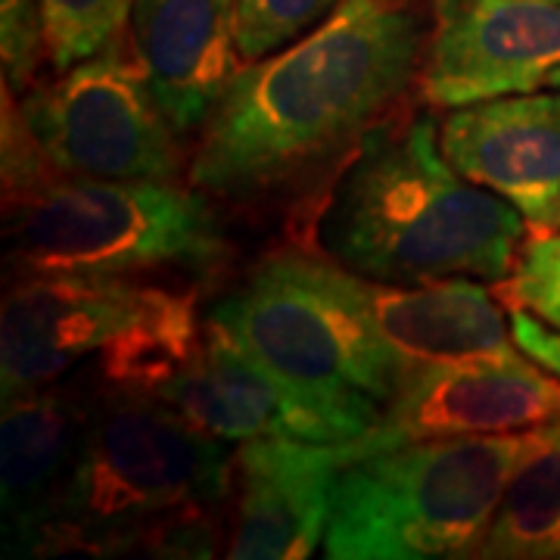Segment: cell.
<instances>
[{
    "label": "cell",
    "instance_id": "ba28073f",
    "mask_svg": "<svg viewBox=\"0 0 560 560\" xmlns=\"http://www.w3.org/2000/svg\"><path fill=\"white\" fill-rule=\"evenodd\" d=\"M25 125L60 175L101 180H180L187 165L128 47V35L20 97Z\"/></svg>",
    "mask_w": 560,
    "mask_h": 560
},
{
    "label": "cell",
    "instance_id": "ac0fdd59",
    "mask_svg": "<svg viewBox=\"0 0 560 560\" xmlns=\"http://www.w3.org/2000/svg\"><path fill=\"white\" fill-rule=\"evenodd\" d=\"M135 0H40L47 60L66 72L128 35Z\"/></svg>",
    "mask_w": 560,
    "mask_h": 560
},
{
    "label": "cell",
    "instance_id": "9c48e42d",
    "mask_svg": "<svg viewBox=\"0 0 560 560\" xmlns=\"http://www.w3.org/2000/svg\"><path fill=\"white\" fill-rule=\"evenodd\" d=\"M555 418H560V377L526 352L436 361L408 371L381 420L337 448L342 464H352L408 442L523 433Z\"/></svg>",
    "mask_w": 560,
    "mask_h": 560
},
{
    "label": "cell",
    "instance_id": "5bb4252c",
    "mask_svg": "<svg viewBox=\"0 0 560 560\" xmlns=\"http://www.w3.org/2000/svg\"><path fill=\"white\" fill-rule=\"evenodd\" d=\"M128 47L180 140L200 135L241 72L237 0H135Z\"/></svg>",
    "mask_w": 560,
    "mask_h": 560
},
{
    "label": "cell",
    "instance_id": "52a82bcc",
    "mask_svg": "<svg viewBox=\"0 0 560 560\" xmlns=\"http://www.w3.org/2000/svg\"><path fill=\"white\" fill-rule=\"evenodd\" d=\"M212 197L190 180H101L54 172L3 202L10 261L20 275L209 271L228 256Z\"/></svg>",
    "mask_w": 560,
    "mask_h": 560
},
{
    "label": "cell",
    "instance_id": "e0dca14e",
    "mask_svg": "<svg viewBox=\"0 0 560 560\" xmlns=\"http://www.w3.org/2000/svg\"><path fill=\"white\" fill-rule=\"evenodd\" d=\"M477 558H560V418L536 427V445L508 486Z\"/></svg>",
    "mask_w": 560,
    "mask_h": 560
},
{
    "label": "cell",
    "instance_id": "3957f363",
    "mask_svg": "<svg viewBox=\"0 0 560 560\" xmlns=\"http://www.w3.org/2000/svg\"><path fill=\"white\" fill-rule=\"evenodd\" d=\"M234 458L231 442L156 393L106 386L32 558L140 551L165 517L221 508L234 489Z\"/></svg>",
    "mask_w": 560,
    "mask_h": 560
},
{
    "label": "cell",
    "instance_id": "d4e9b609",
    "mask_svg": "<svg viewBox=\"0 0 560 560\" xmlns=\"http://www.w3.org/2000/svg\"><path fill=\"white\" fill-rule=\"evenodd\" d=\"M555 3H560V0H555Z\"/></svg>",
    "mask_w": 560,
    "mask_h": 560
},
{
    "label": "cell",
    "instance_id": "30bf717a",
    "mask_svg": "<svg viewBox=\"0 0 560 560\" xmlns=\"http://www.w3.org/2000/svg\"><path fill=\"white\" fill-rule=\"evenodd\" d=\"M560 69L555 0H433L418 97L433 109L529 94Z\"/></svg>",
    "mask_w": 560,
    "mask_h": 560
},
{
    "label": "cell",
    "instance_id": "7a4b0ae2",
    "mask_svg": "<svg viewBox=\"0 0 560 560\" xmlns=\"http://www.w3.org/2000/svg\"><path fill=\"white\" fill-rule=\"evenodd\" d=\"M529 221L445 160L440 121L393 113L334 172L315 212V246L361 278L501 283Z\"/></svg>",
    "mask_w": 560,
    "mask_h": 560
},
{
    "label": "cell",
    "instance_id": "7c38bea8",
    "mask_svg": "<svg viewBox=\"0 0 560 560\" xmlns=\"http://www.w3.org/2000/svg\"><path fill=\"white\" fill-rule=\"evenodd\" d=\"M445 160L551 231L560 206V88L467 103L440 121Z\"/></svg>",
    "mask_w": 560,
    "mask_h": 560
},
{
    "label": "cell",
    "instance_id": "d6986e66",
    "mask_svg": "<svg viewBox=\"0 0 560 560\" xmlns=\"http://www.w3.org/2000/svg\"><path fill=\"white\" fill-rule=\"evenodd\" d=\"M346 0H237V47L256 62L300 40L334 16Z\"/></svg>",
    "mask_w": 560,
    "mask_h": 560
},
{
    "label": "cell",
    "instance_id": "8fae6325",
    "mask_svg": "<svg viewBox=\"0 0 560 560\" xmlns=\"http://www.w3.org/2000/svg\"><path fill=\"white\" fill-rule=\"evenodd\" d=\"M340 442L265 440L237 442L231 523V560H302L324 548L340 486Z\"/></svg>",
    "mask_w": 560,
    "mask_h": 560
},
{
    "label": "cell",
    "instance_id": "2e32d148",
    "mask_svg": "<svg viewBox=\"0 0 560 560\" xmlns=\"http://www.w3.org/2000/svg\"><path fill=\"white\" fill-rule=\"evenodd\" d=\"M368 302L381 337L408 371L436 361L511 359L523 352L504 312L508 305L499 300L495 283L486 287V280H368Z\"/></svg>",
    "mask_w": 560,
    "mask_h": 560
},
{
    "label": "cell",
    "instance_id": "5b68a950",
    "mask_svg": "<svg viewBox=\"0 0 560 560\" xmlns=\"http://www.w3.org/2000/svg\"><path fill=\"white\" fill-rule=\"evenodd\" d=\"M206 340L200 290L103 275H16L0 318L3 399L97 361L106 386L156 393Z\"/></svg>",
    "mask_w": 560,
    "mask_h": 560
},
{
    "label": "cell",
    "instance_id": "6da1fadb",
    "mask_svg": "<svg viewBox=\"0 0 560 560\" xmlns=\"http://www.w3.org/2000/svg\"><path fill=\"white\" fill-rule=\"evenodd\" d=\"M415 0H346L265 60L246 62L197 135L187 180L224 202H268L337 172L418 84Z\"/></svg>",
    "mask_w": 560,
    "mask_h": 560
},
{
    "label": "cell",
    "instance_id": "cb8c5ba5",
    "mask_svg": "<svg viewBox=\"0 0 560 560\" xmlns=\"http://www.w3.org/2000/svg\"><path fill=\"white\" fill-rule=\"evenodd\" d=\"M551 231H560V206H558V215H555V228Z\"/></svg>",
    "mask_w": 560,
    "mask_h": 560
},
{
    "label": "cell",
    "instance_id": "ffe728a7",
    "mask_svg": "<svg viewBox=\"0 0 560 560\" xmlns=\"http://www.w3.org/2000/svg\"><path fill=\"white\" fill-rule=\"evenodd\" d=\"M499 300L511 308H523L541 324L560 330V231H536L523 243L511 275L495 283Z\"/></svg>",
    "mask_w": 560,
    "mask_h": 560
},
{
    "label": "cell",
    "instance_id": "603a6c76",
    "mask_svg": "<svg viewBox=\"0 0 560 560\" xmlns=\"http://www.w3.org/2000/svg\"><path fill=\"white\" fill-rule=\"evenodd\" d=\"M548 88H560V69L551 75V79H548Z\"/></svg>",
    "mask_w": 560,
    "mask_h": 560
},
{
    "label": "cell",
    "instance_id": "44dd1931",
    "mask_svg": "<svg viewBox=\"0 0 560 560\" xmlns=\"http://www.w3.org/2000/svg\"><path fill=\"white\" fill-rule=\"evenodd\" d=\"M44 57H47V40H44L40 0H0L3 88L22 97L38 81L35 75Z\"/></svg>",
    "mask_w": 560,
    "mask_h": 560
},
{
    "label": "cell",
    "instance_id": "4fadbf2b",
    "mask_svg": "<svg viewBox=\"0 0 560 560\" xmlns=\"http://www.w3.org/2000/svg\"><path fill=\"white\" fill-rule=\"evenodd\" d=\"M156 396L200 430L228 442L265 436L346 442L364 433L355 420L265 371L209 324L200 352L172 381L162 383Z\"/></svg>",
    "mask_w": 560,
    "mask_h": 560
},
{
    "label": "cell",
    "instance_id": "8992f818",
    "mask_svg": "<svg viewBox=\"0 0 560 560\" xmlns=\"http://www.w3.org/2000/svg\"><path fill=\"white\" fill-rule=\"evenodd\" d=\"M536 430L396 445L346 464L320 555L330 560L477 558Z\"/></svg>",
    "mask_w": 560,
    "mask_h": 560
},
{
    "label": "cell",
    "instance_id": "7402d4cb",
    "mask_svg": "<svg viewBox=\"0 0 560 560\" xmlns=\"http://www.w3.org/2000/svg\"><path fill=\"white\" fill-rule=\"evenodd\" d=\"M511 330H514L517 346L529 359L539 361L541 368H548L551 374L560 377V330L541 324L523 308H511Z\"/></svg>",
    "mask_w": 560,
    "mask_h": 560
},
{
    "label": "cell",
    "instance_id": "277c9868",
    "mask_svg": "<svg viewBox=\"0 0 560 560\" xmlns=\"http://www.w3.org/2000/svg\"><path fill=\"white\" fill-rule=\"evenodd\" d=\"M206 324L361 430L381 420L408 374L374 324L368 278L308 249L261 259Z\"/></svg>",
    "mask_w": 560,
    "mask_h": 560
},
{
    "label": "cell",
    "instance_id": "9a60e30c",
    "mask_svg": "<svg viewBox=\"0 0 560 560\" xmlns=\"http://www.w3.org/2000/svg\"><path fill=\"white\" fill-rule=\"evenodd\" d=\"M101 393L81 381H57L3 399L0 464H3V533L7 551L32 558L40 529Z\"/></svg>",
    "mask_w": 560,
    "mask_h": 560
}]
</instances>
